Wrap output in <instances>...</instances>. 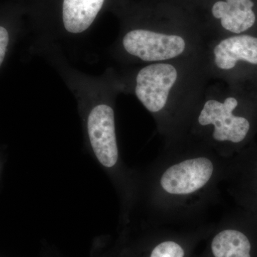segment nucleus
<instances>
[{
	"label": "nucleus",
	"mask_w": 257,
	"mask_h": 257,
	"mask_svg": "<svg viewBox=\"0 0 257 257\" xmlns=\"http://www.w3.org/2000/svg\"><path fill=\"white\" fill-rule=\"evenodd\" d=\"M237 105L238 101L234 97L226 98L223 103L208 100L199 114V124L214 125L213 138L216 141L241 143L249 131L250 124L246 118L233 114Z\"/></svg>",
	"instance_id": "nucleus-2"
},
{
	"label": "nucleus",
	"mask_w": 257,
	"mask_h": 257,
	"mask_svg": "<svg viewBox=\"0 0 257 257\" xmlns=\"http://www.w3.org/2000/svg\"><path fill=\"white\" fill-rule=\"evenodd\" d=\"M214 55L216 65L224 70L234 68L240 60L257 64V38L243 35L225 39L216 45Z\"/></svg>",
	"instance_id": "nucleus-6"
},
{
	"label": "nucleus",
	"mask_w": 257,
	"mask_h": 257,
	"mask_svg": "<svg viewBox=\"0 0 257 257\" xmlns=\"http://www.w3.org/2000/svg\"><path fill=\"white\" fill-rule=\"evenodd\" d=\"M177 79V71L172 64H150L139 72L135 93L147 110L158 112L167 104Z\"/></svg>",
	"instance_id": "nucleus-3"
},
{
	"label": "nucleus",
	"mask_w": 257,
	"mask_h": 257,
	"mask_svg": "<svg viewBox=\"0 0 257 257\" xmlns=\"http://www.w3.org/2000/svg\"><path fill=\"white\" fill-rule=\"evenodd\" d=\"M87 130L97 160L105 167H114L117 162L119 153L112 108L106 104L95 106L88 117Z\"/></svg>",
	"instance_id": "nucleus-5"
},
{
	"label": "nucleus",
	"mask_w": 257,
	"mask_h": 257,
	"mask_svg": "<svg viewBox=\"0 0 257 257\" xmlns=\"http://www.w3.org/2000/svg\"><path fill=\"white\" fill-rule=\"evenodd\" d=\"M123 46L130 55L145 62H160L175 58L185 50V41L178 35H165L146 30L128 32Z\"/></svg>",
	"instance_id": "nucleus-1"
},
{
	"label": "nucleus",
	"mask_w": 257,
	"mask_h": 257,
	"mask_svg": "<svg viewBox=\"0 0 257 257\" xmlns=\"http://www.w3.org/2000/svg\"><path fill=\"white\" fill-rule=\"evenodd\" d=\"M9 40V32L5 27L0 25V67L5 60Z\"/></svg>",
	"instance_id": "nucleus-11"
},
{
	"label": "nucleus",
	"mask_w": 257,
	"mask_h": 257,
	"mask_svg": "<svg viewBox=\"0 0 257 257\" xmlns=\"http://www.w3.org/2000/svg\"><path fill=\"white\" fill-rule=\"evenodd\" d=\"M183 248L175 241H166L159 243L152 250L150 257H184Z\"/></svg>",
	"instance_id": "nucleus-10"
},
{
	"label": "nucleus",
	"mask_w": 257,
	"mask_h": 257,
	"mask_svg": "<svg viewBox=\"0 0 257 257\" xmlns=\"http://www.w3.org/2000/svg\"><path fill=\"white\" fill-rule=\"evenodd\" d=\"M251 248L247 236L234 229L223 230L211 241L214 257H251Z\"/></svg>",
	"instance_id": "nucleus-9"
},
{
	"label": "nucleus",
	"mask_w": 257,
	"mask_h": 257,
	"mask_svg": "<svg viewBox=\"0 0 257 257\" xmlns=\"http://www.w3.org/2000/svg\"><path fill=\"white\" fill-rule=\"evenodd\" d=\"M213 171L212 162L205 157L184 160L165 171L161 178V186L169 194H191L207 184Z\"/></svg>",
	"instance_id": "nucleus-4"
},
{
	"label": "nucleus",
	"mask_w": 257,
	"mask_h": 257,
	"mask_svg": "<svg viewBox=\"0 0 257 257\" xmlns=\"http://www.w3.org/2000/svg\"><path fill=\"white\" fill-rule=\"evenodd\" d=\"M105 0H64L62 20L64 28L70 33L87 30L99 14Z\"/></svg>",
	"instance_id": "nucleus-8"
},
{
	"label": "nucleus",
	"mask_w": 257,
	"mask_h": 257,
	"mask_svg": "<svg viewBox=\"0 0 257 257\" xmlns=\"http://www.w3.org/2000/svg\"><path fill=\"white\" fill-rule=\"evenodd\" d=\"M251 0H226L213 5L212 15L221 20L225 30L239 34L251 28L256 21Z\"/></svg>",
	"instance_id": "nucleus-7"
}]
</instances>
